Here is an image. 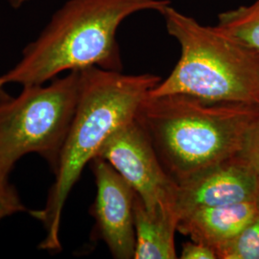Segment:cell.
<instances>
[{"label":"cell","mask_w":259,"mask_h":259,"mask_svg":"<svg viewBox=\"0 0 259 259\" xmlns=\"http://www.w3.org/2000/svg\"><path fill=\"white\" fill-rule=\"evenodd\" d=\"M183 259H216L217 255L212 247L199 242H188L184 245L181 253Z\"/></svg>","instance_id":"9a60e30c"},{"label":"cell","mask_w":259,"mask_h":259,"mask_svg":"<svg viewBox=\"0 0 259 259\" xmlns=\"http://www.w3.org/2000/svg\"><path fill=\"white\" fill-rule=\"evenodd\" d=\"M136 259L177 258L175 232L178 218L173 212H150L138 194L134 205Z\"/></svg>","instance_id":"30bf717a"},{"label":"cell","mask_w":259,"mask_h":259,"mask_svg":"<svg viewBox=\"0 0 259 259\" xmlns=\"http://www.w3.org/2000/svg\"><path fill=\"white\" fill-rule=\"evenodd\" d=\"M259 107L186 94L148 96L136 116L177 184L239 154Z\"/></svg>","instance_id":"6da1fadb"},{"label":"cell","mask_w":259,"mask_h":259,"mask_svg":"<svg viewBox=\"0 0 259 259\" xmlns=\"http://www.w3.org/2000/svg\"><path fill=\"white\" fill-rule=\"evenodd\" d=\"M80 70L48 85L23 87L19 96L0 101V168L10 173L20 157L36 153L58 169L80 93Z\"/></svg>","instance_id":"5b68a950"},{"label":"cell","mask_w":259,"mask_h":259,"mask_svg":"<svg viewBox=\"0 0 259 259\" xmlns=\"http://www.w3.org/2000/svg\"><path fill=\"white\" fill-rule=\"evenodd\" d=\"M258 214L254 201L207 207L182 217L177 232L215 249L237 235Z\"/></svg>","instance_id":"9c48e42d"},{"label":"cell","mask_w":259,"mask_h":259,"mask_svg":"<svg viewBox=\"0 0 259 259\" xmlns=\"http://www.w3.org/2000/svg\"><path fill=\"white\" fill-rule=\"evenodd\" d=\"M5 84H6V83L3 81L2 76H0V101L6 100V99H8V98L11 97V96H9L7 93H5V91H4V85H5Z\"/></svg>","instance_id":"2e32d148"},{"label":"cell","mask_w":259,"mask_h":259,"mask_svg":"<svg viewBox=\"0 0 259 259\" xmlns=\"http://www.w3.org/2000/svg\"><path fill=\"white\" fill-rule=\"evenodd\" d=\"M97 157L107 160L123 177L150 212L161 209L176 215L178 184L162 166L136 118L115 131Z\"/></svg>","instance_id":"8992f818"},{"label":"cell","mask_w":259,"mask_h":259,"mask_svg":"<svg viewBox=\"0 0 259 259\" xmlns=\"http://www.w3.org/2000/svg\"><path fill=\"white\" fill-rule=\"evenodd\" d=\"M80 73L78 104L62 150L55 182L45 208L29 211L47 230L39 248L50 251L61 250L62 213L83 168L97 157L115 131L136 118L141 103L161 81L156 75L123 74L98 66L83 68Z\"/></svg>","instance_id":"7a4b0ae2"},{"label":"cell","mask_w":259,"mask_h":259,"mask_svg":"<svg viewBox=\"0 0 259 259\" xmlns=\"http://www.w3.org/2000/svg\"><path fill=\"white\" fill-rule=\"evenodd\" d=\"M214 250L219 259H259V214L237 235Z\"/></svg>","instance_id":"7c38bea8"},{"label":"cell","mask_w":259,"mask_h":259,"mask_svg":"<svg viewBox=\"0 0 259 259\" xmlns=\"http://www.w3.org/2000/svg\"><path fill=\"white\" fill-rule=\"evenodd\" d=\"M9 173L0 168V221L13 214L26 211L14 186L8 181Z\"/></svg>","instance_id":"4fadbf2b"},{"label":"cell","mask_w":259,"mask_h":259,"mask_svg":"<svg viewBox=\"0 0 259 259\" xmlns=\"http://www.w3.org/2000/svg\"><path fill=\"white\" fill-rule=\"evenodd\" d=\"M169 6V0H68L2 75L3 81L42 84L64 71L91 66L121 71L116 33L122 21L142 11L160 14Z\"/></svg>","instance_id":"3957f363"},{"label":"cell","mask_w":259,"mask_h":259,"mask_svg":"<svg viewBox=\"0 0 259 259\" xmlns=\"http://www.w3.org/2000/svg\"><path fill=\"white\" fill-rule=\"evenodd\" d=\"M217 26L259 52V0L249 6H240L220 14Z\"/></svg>","instance_id":"8fae6325"},{"label":"cell","mask_w":259,"mask_h":259,"mask_svg":"<svg viewBox=\"0 0 259 259\" xmlns=\"http://www.w3.org/2000/svg\"><path fill=\"white\" fill-rule=\"evenodd\" d=\"M257 185L258 175L238 155L209 167L178 185V222L199 209L252 202Z\"/></svg>","instance_id":"ba28073f"},{"label":"cell","mask_w":259,"mask_h":259,"mask_svg":"<svg viewBox=\"0 0 259 259\" xmlns=\"http://www.w3.org/2000/svg\"><path fill=\"white\" fill-rule=\"evenodd\" d=\"M167 32L181 57L150 96L186 94L211 102L259 107V52L216 26H204L172 6L163 10Z\"/></svg>","instance_id":"277c9868"},{"label":"cell","mask_w":259,"mask_h":259,"mask_svg":"<svg viewBox=\"0 0 259 259\" xmlns=\"http://www.w3.org/2000/svg\"><path fill=\"white\" fill-rule=\"evenodd\" d=\"M254 202L256 204V206L258 208L259 210V176H258V185H257V190H256V195H255V199H254Z\"/></svg>","instance_id":"ac0fdd59"},{"label":"cell","mask_w":259,"mask_h":259,"mask_svg":"<svg viewBox=\"0 0 259 259\" xmlns=\"http://www.w3.org/2000/svg\"><path fill=\"white\" fill-rule=\"evenodd\" d=\"M28 1H30V0H9L10 4L12 5V7L16 8V9H18Z\"/></svg>","instance_id":"e0dca14e"},{"label":"cell","mask_w":259,"mask_h":259,"mask_svg":"<svg viewBox=\"0 0 259 259\" xmlns=\"http://www.w3.org/2000/svg\"><path fill=\"white\" fill-rule=\"evenodd\" d=\"M91 165L97 187L91 212L96 221L99 237L106 243L114 258H134L136 250L134 205L137 193L102 157H94Z\"/></svg>","instance_id":"52a82bcc"},{"label":"cell","mask_w":259,"mask_h":259,"mask_svg":"<svg viewBox=\"0 0 259 259\" xmlns=\"http://www.w3.org/2000/svg\"><path fill=\"white\" fill-rule=\"evenodd\" d=\"M238 156L259 176V117L248 131Z\"/></svg>","instance_id":"5bb4252c"}]
</instances>
